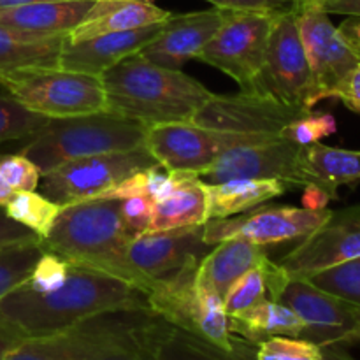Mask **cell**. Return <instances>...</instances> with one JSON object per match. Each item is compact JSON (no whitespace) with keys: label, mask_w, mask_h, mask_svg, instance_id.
Here are the masks:
<instances>
[{"label":"cell","mask_w":360,"mask_h":360,"mask_svg":"<svg viewBox=\"0 0 360 360\" xmlns=\"http://www.w3.org/2000/svg\"><path fill=\"white\" fill-rule=\"evenodd\" d=\"M118 308H150L146 292L102 271L69 264L58 290L39 294L25 281L0 301V316L27 338H37Z\"/></svg>","instance_id":"obj_1"},{"label":"cell","mask_w":360,"mask_h":360,"mask_svg":"<svg viewBox=\"0 0 360 360\" xmlns=\"http://www.w3.org/2000/svg\"><path fill=\"white\" fill-rule=\"evenodd\" d=\"M105 111L148 127L192 122L211 97L206 86L183 70L165 69L136 53L101 76Z\"/></svg>","instance_id":"obj_2"},{"label":"cell","mask_w":360,"mask_h":360,"mask_svg":"<svg viewBox=\"0 0 360 360\" xmlns=\"http://www.w3.org/2000/svg\"><path fill=\"white\" fill-rule=\"evenodd\" d=\"M132 239L123 225L118 200L91 199L63 206L41 243L46 252L69 264L102 271L144 292L127 262Z\"/></svg>","instance_id":"obj_3"},{"label":"cell","mask_w":360,"mask_h":360,"mask_svg":"<svg viewBox=\"0 0 360 360\" xmlns=\"http://www.w3.org/2000/svg\"><path fill=\"white\" fill-rule=\"evenodd\" d=\"M146 127L109 111L51 118L30 136L21 155L37 165L41 176L65 162L91 155L146 148Z\"/></svg>","instance_id":"obj_4"},{"label":"cell","mask_w":360,"mask_h":360,"mask_svg":"<svg viewBox=\"0 0 360 360\" xmlns=\"http://www.w3.org/2000/svg\"><path fill=\"white\" fill-rule=\"evenodd\" d=\"M158 315L150 308H118L48 336L25 338L4 360H91L112 348L144 352Z\"/></svg>","instance_id":"obj_5"},{"label":"cell","mask_w":360,"mask_h":360,"mask_svg":"<svg viewBox=\"0 0 360 360\" xmlns=\"http://www.w3.org/2000/svg\"><path fill=\"white\" fill-rule=\"evenodd\" d=\"M0 88L49 120L105 111L101 77L62 67L0 69Z\"/></svg>","instance_id":"obj_6"},{"label":"cell","mask_w":360,"mask_h":360,"mask_svg":"<svg viewBox=\"0 0 360 360\" xmlns=\"http://www.w3.org/2000/svg\"><path fill=\"white\" fill-rule=\"evenodd\" d=\"M199 264H188L172 276L155 281L146 294L148 306L171 326L221 350L232 352V334L224 299L197 280Z\"/></svg>","instance_id":"obj_7"},{"label":"cell","mask_w":360,"mask_h":360,"mask_svg":"<svg viewBox=\"0 0 360 360\" xmlns=\"http://www.w3.org/2000/svg\"><path fill=\"white\" fill-rule=\"evenodd\" d=\"M252 94L267 95L304 111H313L322 101L306 58L295 13L274 18L266 60Z\"/></svg>","instance_id":"obj_8"},{"label":"cell","mask_w":360,"mask_h":360,"mask_svg":"<svg viewBox=\"0 0 360 360\" xmlns=\"http://www.w3.org/2000/svg\"><path fill=\"white\" fill-rule=\"evenodd\" d=\"M157 165L158 162L146 148L91 155L65 162L46 172L41 176L39 188L42 195L63 207L97 199L134 172Z\"/></svg>","instance_id":"obj_9"},{"label":"cell","mask_w":360,"mask_h":360,"mask_svg":"<svg viewBox=\"0 0 360 360\" xmlns=\"http://www.w3.org/2000/svg\"><path fill=\"white\" fill-rule=\"evenodd\" d=\"M276 16L245 11H225L217 34L197 58L229 74L252 94L266 60L271 28Z\"/></svg>","instance_id":"obj_10"},{"label":"cell","mask_w":360,"mask_h":360,"mask_svg":"<svg viewBox=\"0 0 360 360\" xmlns=\"http://www.w3.org/2000/svg\"><path fill=\"white\" fill-rule=\"evenodd\" d=\"M304 109L287 105L273 97L241 91L238 95H211L193 115L192 123L236 136L274 139Z\"/></svg>","instance_id":"obj_11"},{"label":"cell","mask_w":360,"mask_h":360,"mask_svg":"<svg viewBox=\"0 0 360 360\" xmlns=\"http://www.w3.org/2000/svg\"><path fill=\"white\" fill-rule=\"evenodd\" d=\"M333 211L329 207L309 210L294 206L253 207L243 214L229 218L207 220L204 225V243L210 246L232 238L262 246L304 239L329 220Z\"/></svg>","instance_id":"obj_12"},{"label":"cell","mask_w":360,"mask_h":360,"mask_svg":"<svg viewBox=\"0 0 360 360\" xmlns=\"http://www.w3.org/2000/svg\"><path fill=\"white\" fill-rule=\"evenodd\" d=\"M304 146L281 137L239 144L225 150L217 160L204 169L199 178L204 183H221L229 179H278L294 186L311 185L302 160Z\"/></svg>","instance_id":"obj_13"},{"label":"cell","mask_w":360,"mask_h":360,"mask_svg":"<svg viewBox=\"0 0 360 360\" xmlns=\"http://www.w3.org/2000/svg\"><path fill=\"white\" fill-rule=\"evenodd\" d=\"M259 141L267 139L214 132L192 122L160 123L146 130V150L162 169L195 174L210 167L218 155L229 148Z\"/></svg>","instance_id":"obj_14"},{"label":"cell","mask_w":360,"mask_h":360,"mask_svg":"<svg viewBox=\"0 0 360 360\" xmlns=\"http://www.w3.org/2000/svg\"><path fill=\"white\" fill-rule=\"evenodd\" d=\"M278 302L290 308L304 323L301 340L322 348L345 347V340L360 319V306L341 301L320 290L309 280L292 276L278 295Z\"/></svg>","instance_id":"obj_15"},{"label":"cell","mask_w":360,"mask_h":360,"mask_svg":"<svg viewBox=\"0 0 360 360\" xmlns=\"http://www.w3.org/2000/svg\"><path fill=\"white\" fill-rule=\"evenodd\" d=\"M204 225L144 232L130 241L127 262L146 294L155 281L172 276L207 255L213 246L204 243Z\"/></svg>","instance_id":"obj_16"},{"label":"cell","mask_w":360,"mask_h":360,"mask_svg":"<svg viewBox=\"0 0 360 360\" xmlns=\"http://www.w3.org/2000/svg\"><path fill=\"white\" fill-rule=\"evenodd\" d=\"M295 16L316 90L322 101L330 98L338 84L360 62L341 37L338 27H334L329 13H326L319 4L306 0Z\"/></svg>","instance_id":"obj_17"},{"label":"cell","mask_w":360,"mask_h":360,"mask_svg":"<svg viewBox=\"0 0 360 360\" xmlns=\"http://www.w3.org/2000/svg\"><path fill=\"white\" fill-rule=\"evenodd\" d=\"M360 259V206L333 211L329 220L278 260L292 276L308 278L327 267Z\"/></svg>","instance_id":"obj_18"},{"label":"cell","mask_w":360,"mask_h":360,"mask_svg":"<svg viewBox=\"0 0 360 360\" xmlns=\"http://www.w3.org/2000/svg\"><path fill=\"white\" fill-rule=\"evenodd\" d=\"M225 11L213 9L200 13L172 14L157 37L139 51L143 58L165 69L181 70L188 60L197 58L204 46L213 39L224 21Z\"/></svg>","instance_id":"obj_19"},{"label":"cell","mask_w":360,"mask_h":360,"mask_svg":"<svg viewBox=\"0 0 360 360\" xmlns=\"http://www.w3.org/2000/svg\"><path fill=\"white\" fill-rule=\"evenodd\" d=\"M165 21L136 30L97 35L83 41H69L65 35L60 49L58 67L101 77L109 67L116 65L127 56L139 53L151 39L157 37Z\"/></svg>","instance_id":"obj_20"},{"label":"cell","mask_w":360,"mask_h":360,"mask_svg":"<svg viewBox=\"0 0 360 360\" xmlns=\"http://www.w3.org/2000/svg\"><path fill=\"white\" fill-rule=\"evenodd\" d=\"M144 354L153 360H257V345L232 334V352H225L157 316L148 330Z\"/></svg>","instance_id":"obj_21"},{"label":"cell","mask_w":360,"mask_h":360,"mask_svg":"<svg viewBox=\"0 0 360 360\" xmlns=\"http://www.w3.org/2000/svg\"><path fill=\"white\" fill-rule=\"evenodd\" d=\"M95 0H60L0 9V27L37 35L65 37L83 21Z\"/></svg>","instance_id":"obj_22"},{"label":"cell","mask_w":360,"mask_h":360,"mask_svg":"<svg viewBox=\"0 0 360 360\" xmlns=\"http://www.w3.org/2000/svg\"><path fill=\"white\" fill-rule=\"evenodd\" d=\"M172 14L155 4L137 0H95L86 16L67 35L69 41L97 37L112 32L136 30L169 20Z\"/></svg>","instance_id":"obj_23"},{"label":"cell","mask_w":360,"mask_h":360,"mask_svg":"<svg viewBox=\"0 0 360 360\" xmlns=\"http://www.w3.org/2000/svg\"><path fill=\"white\" fill-rule=\"evenodd\" d=\"M269 246L257 245L241 238H232L214 245L200 260L197 280L213 288L221 299L229 288L248 271L262 266L269 259Z\"/></svg>","instance_id":"obj_24"},{"label":"cell","mask_w":360,"mask_h":360,"mask_svg":"<svg viewBox=\"0 0 360 360\" xmlns=\"http://www.w3.org/2000/svg\"><path fill=\"white\" fill-rule=\"evenodd\" d=\"M287 186L278 179H229L206 183L207 220L229 218L253 210L259 204L283 195Z\"/></svg>","instance_id":"obj_25"},{"label":"cell","mask_w":360,"mask_h":360,"mask_svg":"<svg viewBox=\"0 0 360 360\" xmlns=\"http://www.w3.org/2000/svg\"><path fill=\"white\" fill-rule=\"evenodd\" d=\"M229 330L248 343L260 345L276 336L301 338L304 323L290 308L266 299L248 311L229 316Z\"/></svg>","instance_id":"obj_26"},{"label":"cell","mask_w":360,"mask_h":360,"mask_svg":"<svg viewBox=\"0 0 360 360\" xmlns=\"http://www.w3.org/2000/svg\"><path fill=\"white\" fill-rule=\"evenodd\" d=\"M302 160L311 185L320 186L330 199H338L341 185L360 183V151L315 143L304 146Z\"/></svg>","instance_id":"obj_27"},{"label":"cell","mask_w":360,"mask_h":360,"mask_svg":"<svg viewBox=\"0 0 360 360\" xmlns=\"http://www.w3.org/2000/svg\"><path fill=\"white\" fill-rule=\"evenodd\" d=\"M207 221L206 183L195 176L185 185L155 204L153 218L146 232L171 231V229L193 227Z\"/></svg>","instance_id":"obj_28"},{"label":"cell","mask_w":360,"mask_h":360,"mask_svg":"<svg viewBox=\"0 0 360 360\" xmlns=\"http://www.w3.org/2000/svg\"><path fill=\"white\" fill-rule=\"evenodd\" d=\"M65 37L37 35L0 27V69L58 67L60 49Z\"/></svg>","instance_id":"obj_29"},{"label":"cell","mask_w":360,"mask_h":360,"mask_svg":"<svg viewBox=\"0 0 360 360\" xmlns=\"http://www.w3.org/2000/svg\"><path fill=\"white\" fill-rule=\"evenodd\" d=\"M4 210L7 217L42 239L48 236L62 206L34 190V192H16L4 206Z\"/></svg>","instance_id":"obj_30"},{"label":"cell","mask_w":360,"mask_h":360,"mask_svg":"<svg viewBox=\"0 0 360 360\" xmlns=\"http://www.w3.org/2000/svg\"><path fill=\"white\" fill-rule=\"evenodd\" d=\"M44 252L41 239L0 248V301L30 278L35 264Z\"/></svg>","instance_id":"obj_31"},{"label":"cell","mask_w":360,"mask_h":360,"mask_svg":"<svg viewBox=\"0 0 360 360\" xmlns=\"http://www.w3.org/2000/svg\"><path fill=\"white\" fill-rule=\"evenodd\" d=\"M271 264H273V260L267 259L262 266L243 274L229 288L224 297V308L227 316L248 311L259 302L271 299Z\"/></svg>","instance_id":"obj_32"},{"label":"cell","mask_w":360,"mask_h":360,"mask_svg":"<svg viewBox=\"0 0 360 360\" xmlns=\"http://www.w3.org/2000/svg\"><path fill=\"white\" fill-rule=\"evenodd\" d=\"M257 360H352L341 347L322 348L301 338L276 336L257 345Z\"/></svg>","instance_id":"obj_33"},{"label":"cell","mask_w":360,"mask_h":360,"mask_svg":"<svg viewBox=\"0 0 360 360\" xmlns=\"http://www.w3.org/2000/svg\"><path fill=\"white\" fill-rule=\"evenodd\" d=\"M306 280L341 301L360 306V259L348 260L311 274Z\"/></svg>","instance_id":"obj_34"},{"label":"cell","mask_w":360,"mask_h":360,"mask_svg":"<svg viewBox=\"0 0 360 360\" xmlns=\"http://www.w3.org/2000/svg\"><path fill=\"white\" fill-rule=\"evenodd\" d=\"M48 122V116L25 108L9 94H0V143L34 136Z\"/></svg>","instance_id":"obj_35"},{"label":"cell","mask_w":360,"mask_h":360,"mask_svg":"<svg viewBox=\"0 0 360 360\" xmlns=\"http://www.w3.org/2000/svg\"><path fill=\"white\" fill-rule=\"evenodd\" d=\"M336 130L338 123L333 115H315L311 111L288 123L280 132V137L299 146H309V144L320 143L323 137L333 136Z\"/></svg>","instance_id":"obj_36"},{"label":"cell","mask_w":360,"mask_h":360,"mask_svg":"<svg viewBox=\"0 0 360 360\" xmlns=\"http://www.w3.org/2000/svg\"><path fill=\"white\" fill-rule=\"evenodd\" d=\"M69 276V262L51 252H44L35 264L27 285L39 294L58 290Z\"/></svg>","instance_id":"obj_37"},{"label":"cell","mask_w":360,"mask_h":360,"mask_svg":"<svg viewBox=\"0 0 360 360\" xmlns=\"http://www.w3.org/2000/svg\"><path fill=\"white\" fill-rule=\"evenodd\" d=\"M0 176L14 192H34L41 181L37 165L25 155H0Z\"/></svg>","instance_id":"obj_38"},{"label":"cell","mask_w":360,"mask_h":360,"mask_svg":"<svg viewBox=\"0 0 360 360\" xmlns=\"http://www.w3.org/2000/svg\"><path fill=\"white\" fill-rule=\"evenodd\" d=\"M155 200L150 195L127 197L118 200V210L125 229L132 238L144 234L148 231L155 211Z\"/></svg>","instance_id":"obj_39"},{"label":"cell","mask_w":360,"mask_h":360,"mask_svg":"<svg viewBox=\"0 0 360 360\" xmlns=\"http://www.w3.org/2000/svg\"><path fill=\"white\" fill-rule=\"evenodd\" d=\"M221 11H245V13H262L271 16H281L287 13H297L304 0H206Z\"/></svg>","instance_id":"obj_40"},{"label":"cell","mask_w":360,"mask_h":360,"mask_svg":"<svg viewBox=\"0 0 360 360\" xmlns=\"http://www.w3.org/2000/svg\"><path fill=\"white\" fill-rule=\"evenodd\" d=\"M37 234H34L32 231H28L27 227H23L21 224L14 221L13 218L7 217L4 206H0V248L9 245H16V243H25V241H37Z\"/></svg>","instance_id":"obj_41"},{"label":"cell","mask_w":360,"mask_h":360,"mask_svg":"<svg viewBox=\"0 0 360 360\" xmlns=\"http://www.w3.org/2000/svg\"><path fill=\"white\" fill-rule=\"evenodd\" d=\"M333 97L340 98L352 111L360 112V63L338 84Z\"/></svg>","instance_id":"obj_42"},{"label":"cell","mask_w":360,"mask_h":360,"mask_svg":"<svg viewBox=\"0 0 360 360\" xmlns=\"http://www.w3.org/2000/svg\"><path fill=\"white\" fill-rule=\"evenodd\" d=\"M25 338L27 336L21 330H18L13 323H9L0 316V360L6 359V355L13 348H16Z\"/></svg>","instance_id":"obj_43"},{"label":"cell","mask_w":360,"mask_h":360,"mask_svg":"<svg viewBox=\"0 0 360 360\" xmlns=\"http://www.w3.org/2000/svg\"><path fill=\"white\" fill-rule=\"evenodd\" d=\"M338 30L360 62V16H347V20L338 27Z\"/></svg>","instance_id":"obj_44"},{"label":"cell","mask_w":360,"mask_h":360,"mask_svg":"<svg viewBox=\"0 0 360 360\" xmlns=\"http://www.w3.org/2000/svg\"><path fill=\"white\" fill-rule=\"evenodd\" d=\"M329 14L360 16V0H311Z\"/></svg>","instance_id":"obj_45"},{"label":"cell","mask_w":360,"mask_h":360,"mask_svg":"<svg viewBox=\"0 0 360 360\" xmlns=\"http://www.w3.org/2000/svg\"><path fill=\"white\" fill-rule=\"evenodd\" d=\"M91 360H153L141 350H132V348H112V350L102 352L101 355Z\"/></svg>","instance_id":"obj_46"},{"label":"cell","mask_w":360,"mask_h":360,"mask_svg":"<svg viewBox=\"0 0 360 360\" xmlns=\"http://www.w3.org/2000/svg\"><path fill=\"white\" fill-rule=\"evenodd\" d=\"M304 195H302V204L304 207H309V210H320V207H327V202L330 200V197L323 192L320 186L308 185L304 186Z\"/></svg>","instance_id":"obj_47"},{"label":"cell","mask_w":360,"mask_h":360,"mask_svg":"<svg viewBox=\"0 0 360 360\" xmlns=\"http://www.w3.org/2000/svg\"><path fill=\"white\" fill-rule=\"evenodd\" d=\"M41 2H60V0H0V9H11V7L30 6V4Z\"/></svg>","instance_id":"obj_48"},{"label":"cell","mask_w":360,"mask_h":360,"mask_svg":"<svg viewBox=\"0 0 360 360\" xmlns=\"http://www.w3.org/2000/svg\"><path fill=\"white\" fill-rule=\"evenodd\" d=\"M14 190L11 188L9 185H7L6 181H4V178L2 176H0V206H6L7 202H9L11 200V197L14 195Z\"/></svg>","instance_id":"obj_49"},{"label":"cell","mask_w":360,"mask_h":360,"mask_svg":"<svg viewBox=\"0 0 360 360\" xmlns=\"http://www.w3.org/2000/svg\"><path fill=\"white\" fill-rule=\"evenodd\" d=\"M359 341H360V319H359L357 326H355V329L352 330V333L347 336V340H345V345L359 343Z\"/></svg>","instance_id":"obj_50"},{"label":"cell","mask_w":360,"mask_h":360,"mask_svg":"<svg viewBox=\"0 0 360 360\" xmlns=\"http://www.w3.org/2000/svg\"><path fill=\"white\" fill-rule=\"evenodd\" d=\"M137 2H146V4H155V0H137Z\"/></svg>","instance_id":"obj_51"},{"label":"cell","mask_w":360,"mask_h":360,"mask_svg":"<svg viewBox=\"0 0 360 360\" xmlns=\"http://www.w3.org/2000/svg\"><path fill=\"white\" fill-rule=\"evenodd\" d=\"M304 2H306V0H304Z\"/></svg>","instance_id":"obj_52"}]
</instances>
